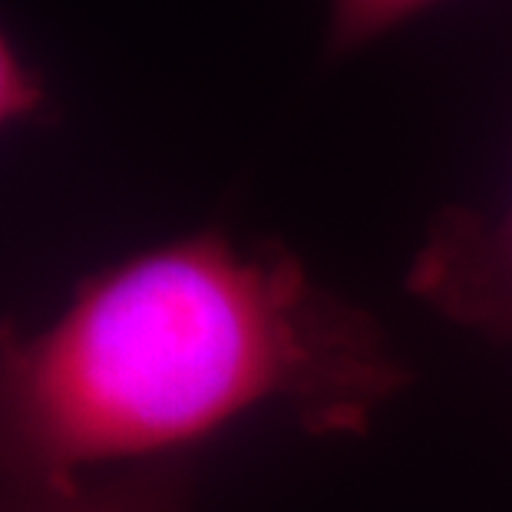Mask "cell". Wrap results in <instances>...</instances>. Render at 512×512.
Wrapping results in <instances>:
<instances>
[{
	"label": "cell",
	"mask_w": 512,
	"mask_h": 512,
	"mask_svg": "<svg viewBox=\"0 0 512 512\" xmlns=\"http://www.w3.org/2000/svg\"><path fill=\"white\" fill-rule=\"evenodd\" d=\"M407 384L377 324L278 245L219 228L93 271L57 318H0V506L189 456L261 407L364 430Z\"/></svg>",
	"instance_id": "1"
},
{
	"label": "cell",
	"mask_w": 512,
	"mask_h": 512,
	"mask_svg": "<svg viewBox=\"0 0 512 512\" xmlns=\"http://www.w3.org/2000/svg\"><path fill=\"white\" fill-rule=\"evenodd\" d=\"M410 291L463 328L512 337V205L499 219H440L410 268Z\"/></svg>",
	"instance_id": "2"
},
{
	"label": "cell",
	"mask_w": 512,
	"mask_h": 512,
	"mask_svg": "<svg viewBox=\"0 0 512 512\" xmlns=\"http://www.w3.org/2000/svg\"><path fill=\"white\" fill-rule=\"evenodd\" d=\"M195 466L189 456L139 463L90 479L76 493L0 506V512H192Z\"/></svg>",
	"instance_id": "3"
},
{
	"label": "cell",
	"mask_w": 512,
	"mask_h": 512,
	"mask_svg": "<svg viewBox=\"0 0 512 512\" xmlns=\"http://www.w3.org/2000/svg\"><path fill=\"white\" fill-rule=\"evenodd\" d=\"M440 0H328V53L347 57L394 34Z\"/></svg>",
	"instance_id": "4"
},
{
	"label": "cell",
	"mask_w": 512,
	"mask_h": 512,
	"mask_svg": "<svg viewBox=\"0 0 512 512\" xmlns=\"http://www.w3.org/2000/svg\"><path fill=\"white\" fill-rule=\"evenodd\" d=\"M50 113V90L40 70L24 57L4 27H0V133L14 126L37 123Z\"/></svg>",
	"instance_id": "5"
}]
</instances>
